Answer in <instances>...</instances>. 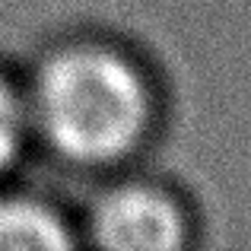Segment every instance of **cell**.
<instances>
[{
	"instance_id": "1",
	"label": "cell",
	"mask_w": 251,
	"mask_h": 251,
	"mask_svg": "<svg viewBox=\"0 0 251 251\" xmlns=\"http://www.w3.org/2000/svg\"><path fill=\"white\" fill-rule=\"evenodd\" d=\"M35 108L54 147L76 159H111L134 147L147 127V89L140 76L99 48L51 57L38 76Z\"/></svg>"
},
{
	"instance_id": "2",
	"label": "cell",
	"mask_w": 251,
	"mask_h": 251,
	"mask_svg": "<svg viewBox=\"0 0 251 251\" xmlns=\"http://www.w3.org/2000/svg\"><path fill=\"white\" fill-rule=\"evenodd\" d=\"M92 232L105 248L121 251H162L178 245L181 216L169 197L147 188H124L96 207Z\"/></svg>"
},
{
	"instance_id": "3",
	"label": "cell",
	"mask_w": 251,
	"mask_h": 251,
	"mask_svg": "<svg viewBox=\"0 0 251 251\" xmlns=\"http://www.w3.org/2000/svg\"><path fill=\"white\" fill-rule=\"evenodd\" d=\"M70 235L51 210L29 201L0 203V251H29V248H64Z\"/></svg>"
},
{
	"instance_id": "4",
	"label": "cell",
	"mask_w": 251,
	"mask_h": 251,
	"mask_svg": "<svg viewBox=\"0 0 251 251\" xmlns=\"http://www.w3.org/2000/svg\"><path fill=\"white\" fill-rule=\"evenodd\" d=\"M19 130H23V115H19L16 96L6 89V83H0V169L16 153Z\"/></svg>"
}]
</instances>
